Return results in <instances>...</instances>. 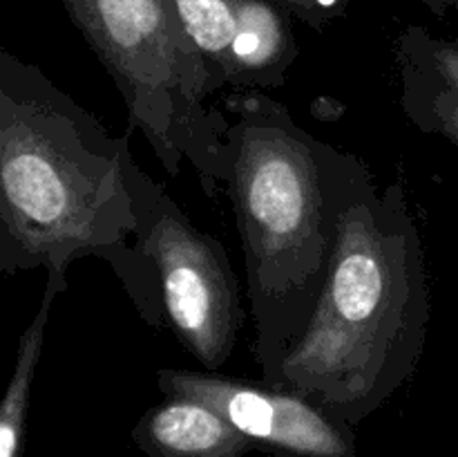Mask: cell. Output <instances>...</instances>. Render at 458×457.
<instances>
[{
  "label": "cell",
  "mask_w": 458,
  "mask_h": 457,
  "mask_svg": "<svg viewBox=\"0 0 458 457\" xmlns=\"http://www.w3.org/2000/svg\"><path fill=\"white\" fill-rule=\"evenodd\" d=\"M224 110L231 121L226 193L242 237L253 352L262 381L276 388L282 358L325 289L344 213L374 173L298 125L262 90L228 94Z\"/></svg>",
  "instance_id": "7a4b0ae2"
},
{
  "label": "cell",
  "mask_w": 458,
  "mask_h": 457,
  "mask_svg": "<svg viewBox=\"0 0 458 457\" xmlns=\"http://www.w3.org/2000/svg\"><path fill=\"white\" fill-rule=\"evenodd\" d=\"M139 164L38 65L0 52V272L67 273L101 258L152 327L165 323L157 269L137 249Z\"/></svg>",
  "instance_id": "6da1fadb"
},
{
  "label": "cell",
  "mask_w": 458,
  "mask_h": 457,
  "mask_svg": "<svg viewBox=\"0 0 458 457\" xmlns=\"http://www.w3.org/2000/svg\"><path fill=\"white\" fill-rule=\"evenodd\" d=\"M276 3L316 31H322V27L329 21V12L322 0H276Z\"/></svg>",
  "instance_id": "8fae6325"
},
{
  "label": "cell",
  "mask_w": 458,
  "mask_h": 457,
  "mask_svg": "<svg viewBox=\"0 0 458 457\" xmlns=\"http://www.w3.org/2000/svg\"><path fill=\"white\" fill-rule=\"evenodd\" d=\"M137 249L157 269L165 325L208 372L231 358L240 336L242 298L222 242L191 222L159 182L139 168Z\"/></svg>",
  "instance_id": "5b68a950"
},
{
  "label": "cell",
  "mask_w": 458,
  "mask_h": 457,
  "mask_svg": "<svg viewBox=\"0 0 458 457\" xmlns=\"http://www.w3.org/2000/svg\"><path fill=\"white\" fill-rule=\"evenodd\" d=\"M132 439L148 457H246L255 448L226 417L186 397H165L143 412Z\"/></svg>",
  "instance_id": "9c48e42d"
},
{
  "label": "cell",
  "mask_w": 458,
  "mask_h": 457,
  "mask_svg": "<svg viewBox=\"0 0 458 457\" xmlns=\"http://www.w3.org/2000/svg\"><path fill=\"white\" fill-rule=\"evenodd\" d=\"M432 296L419 224L403 182L358 193L340 224L320 300L284 354L276 388L293 390L352 428L414 376Z\"/></svg>",
  "instance_id": "3957f363"
},
{
  "label": "cell",
  "mask_w": 458,
  "mask_h": 457,
  "mask_svg": "<svg viewBox=\"0 0 458 457\" xmlns=\"http://www.w3.org/2000/svg\"><path fill=\"white\" fill-rule=\"evenodd\" d=\"M394 63L407 121L458 148V40L411 25L394 43Z\"/></svg>",
  "instance_id": "ba28073f"
},
{
  "label": "cell",
  "mask_w": 458,
  "mask_h": 457,
  "mask_svg": "<svg viewBox=\"0 0 458 457\" xmlns=\"http://www.w3.org/2000/svg\"><path fill=\"white\" fill-rule=\"evenodd\" d=\"M165 397L206 403L226 417L255 448L277 457H365L356 428L340 424L293 390L233 379L219 372L157 370Z\"/></svg>",
  "instance_id": "8992f818"
},
{
  "label": "cell",
  "mask_w": 458,
  "mask_h": 457,
  "mask_svg": "<svg viewBox=\"0 0 458 457\" xmlns=\"http://www.w3.org/2000/svg\"><path fill=\"white\" fill-rule=\"evenodd\" d=\"M89 47L114 81L139 130L165 173L183 166L215 197L226 188L228 121L210 99L217 92L168 0H63Z\"/></svg>",
  "instance_id": "277c9868"
},
{
  "label": "cell",
  "mask_w": 458,
  "mask_h": 457,
  "mask_svg": "<svg viewBox=\"0 0 458 457\" xmlns=\"http://www.w3.org/2000/svg\"><path fill=\"white\" fill-rule=\"evenodd\" d=\"M65 289L67 273L54 272V269L45 272V289L40 296L38 309L18 341L16 366H13V375L4 390L3 403H0V457H22L27 412H30L36 370H38L40 354H43L45 327L52 316L54 303Z\"/></svg>",
  "instance_id": "30bf717a"
},
{
  "label": "cell",
  "mask_w": 458,
  "mask_h": 457,
  "mask_svg": "<svg viewBox=\"0 0 458 457\" xmlns=\"http://www.w3.org/2000/svg\"><path fill=\"white\" fill-rule=\"evenodd\" d=\"M445 3H450V4H454V7H458V0H445Z\"/></svg>",
  "instance_id": "7c38bea8"
},
{
  "label": "cell",
  "mask_w": 458,
  "mask_h": 457,
  "mask_svg": "<svg viewBox=\"0 0 458 457\" xmlns=\"http://www.w3.org/2000/svg\"><path fill=\"white\" fill-rule=\"evenodd\" d=\"M217 90H277L298 61V40L276 0H168Z\"/></svg>",
  "instance_id": "52a82bcc"
}]
</instances>
